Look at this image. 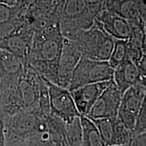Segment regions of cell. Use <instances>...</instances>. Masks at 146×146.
<instances>
[{"label":"cell","instance_id":"ac0fdd59","mask_svg":"<svg viewBox=\"0 0 146 146\" xmlns=\"http://www.w3.org/2000/svg\"><path fill=\"white\" fill-rule=\"evenodd\" d=\"M145 133L133 136L128 146H146Z\"/></svg>","mask_w":146,"mask_h":146},{"label":"cell","instance_id":"5bb4252c","mask_svg":"<svg viewBox=\"0 0 146 146\" xmlns=\"http://www.w3.org/2000/svg\"><path fill=\"white\" fill-rule=\"evenodd\" d=\"M80 116L73 120L71 123L65 124L66 133L69 146H83Z\"/></svg>","mask_w":146,"mask_h":146},{"label":"cell","instance_id":"ffe728a7","mask_svg":"<svg viewBox=\"0 0 146 146\" xmlns=\"http://www.w3.org/2000/svg\"><path fill=\"white\" fill-rule=\"evenodd\" d=\"M0 3H3L9 6H14L16 4V0H0Z\"/></svg>","mask_w":146,"mask_h":146},{"label":"cell","instance_id":"5b68a950","mask_svg":"<svg viewBox=\"0 0 146 146\" xmlns=\"http://www.w3.org/2000/svg\"><path fill=\"white\" fill-rule=\"evenodd\" d=\"M44 79V78H43ZM48 89L51 114L65 124L71 123L80 115L68 89L44 79Z\"/></svg>","mask_w":146,"mask_h":146},{"label":"cell","instance_id":"2e32d148","mask_svg":"<svg viewBox=\"0 0 146 146\" xmlns=\"http://www.w3.org/2000/svg\"><path fill=\"white\" fill-rule=\"evenodd\" d=\"M146 133V102H144L136 118L134 129L132 131V137Z\"/></svg>","mask_w":146,"mask_h":146},{"label":"cell","instance_id":"9a60e30c","mask_svg":"<svg viewBox=\"0 0 146 146\" xmlns=\"http://www.w3.org/2000/svg\"><path fill=\"white\" fill-rule=\"evenodd\" d=\"M131 138L132 133L129 129H127L122 122L116 117L114 126V137L113 145H129Z\"/></svg>","mask_w":146,"mask_h":146},{"label":"cell","instance_id":"8fae6325","mask_svg":"<svg viewBox=\"0 0 146 146\" xmlns=\"http://www.w3.org/2000/svg\"><path fill=\"white\" fill-rule=\"evenodd\" d=\"M83 146H106L93 120L86 116H80Z\"/></svg>","mask_w":146,"mask_h":146},{"label":"cell","instance_id":"6da1fadb","mask_svg":"<svg viewBox=\"0 0 146 146\" xmlns=\"http://www.w3.org/2000/svg\"><path fill=\"white\" fill-rule=\"evenodd\" d=\"M60 21L34 31L27 63L42 78L58 85V63L64 37Z\"/></svg>","mask_w":146,"mask_h":146},{"label":"cell","instance_id":"7c38bea8","mask_svg":"<svg viewBox=\"0 0 146 146\" xmlns=\"http://www.w3.org/2000/svg\"><path fill=\"white\" fill-rule=\"evenodd\" d=\"M116 117L91 119L106 145H113L114 144V126Z\"/></svg>","mask_w":146,"mask_h":146},{"label":"cell","instance_id":"277c9868","mask_svg":"<svg viewBox=\"0 0 146 146\" xmlns=\"http://www.w3.org/2000/svg\"><path fill=\"white\" fill-rule=\"evenodd\" d=\"M145 80H140L123 94L117 118L131 133L134 129L136 118L145 101Z\"/></svg>","mask_w":146,"mask_h":146},{"label":"cell","instance_id":"7a4b0ae2","mask_svg":"<svg viewBox=\"0 0 146 146\" xmlns=\"http://www.w3.org/2000/svg\"><path fill=\"white\" fill-rule=\"evenodd\" d=\"M114 41L96 20L90 28L74 40L81 57L100 61L108 60Z\"/></svg>","mask_w":146,"mask_h":146},{"label":"cell","instance_id":"d6986e66","mask_svg":"<svg viewBox=\"0 0 146 146\" xmlns=\"http://www.w3.org/2000/svg\"><path fill=\"white\" fill-rule=\"evenodd\" d=\"M35 0H16V4L21 5L23 8L29 7Z\"/></svg>","mask_w":146,"mask_h":146},{"label":"cell","instance_id":"30bf717a","mask_svg":"<svg viewBox=\"0 0 146 146\" xmlns=\"http://www.w3.org/2000/svg\"><path fill=\"white\" fill-rule=\"evenodd\" d=\"M142 79H146L145 76L129 58L114 69L112 81L122 94Z\"/></svg>","mask_w":146,"mask_h":146},{"label":"cell","instance_id":"ba28073f","mask_svg":"<svg viewBox=\"0 0 146 146\" xmlns=\"http://www.w3.org/2000/svg\"><path fill=\"white\" fill-rule=\"evenodd\" d=\"M89 84L70 91V94L75 104L76 108L81 116H87L97 100L106 88L110 82Z\"/></svg>","mask_w":146,"mask_h":146},{"label":"cell","instance_id":"e0dca14e","mask_svg":"<svg viewBox=\"0 0 146 146\" xmlns=\"http://www.w3.org/2000/svg\"><path fill=\"white\" fill-rule=\"evenodd\" d=\"M14 6H9L3 3H0V25L5 26L8 25L14 18L15 12Z\"/></svg>","mask_w":146,"mask_h":146},{"label":"cell","instance_id":"4fadbf2b","mask_svg":"<svg viewBox=\"0 0 146 146\" xmlns=\"http://www.w3.org/2000/svg\"><path fill=\"white\" fill-rule=\"evenodd\" d=\"M128 39H115L108 62L113 68L121 64L127 58Z\"/></svg>","mask_w":146,"mask_h":146},{"label":"cell","instance_id":"8992f818","mask_svg":"<svg viewBox=\"0 0 146 146\" xmlns=\"http://www.w3.org/2000/svg\"><path fill=\"white\" fill-rule=\"evenodd\" d=\"M122 96L112 79L86 116L91 119L116 117Z\"/></svg>","mask_w":146,"mask_h":146},{"label":"cell","instance_id":"52a82bcc","mask_svg":"<svg viewBox=\"0 0 146 146\" xmlns=\"http://www.w3.org/2000/svg\"><path fill=\"white\" fill-rule=\"evenodd\" d=\"M81 56L75 42L64 38L62 52L58 63V85L68 89L72 72Z\"/></svg>","mask_w":146,"mask_h":146},{"label":"cell","instance_id":"3957f363","mask_svg":"<svg viewBox=\"0 0 146 146\" xmlns=\"http://www.w3.org/2000/svg\"><path fill=\"white\" fill-rule=\"evenodd\" d=\"M114 68L108 61H100L81 57L73 71L68 89L72 91L89 84L112 79Z\"/></svg>","mask_w":146,"mask_h":146},{"label":"cell","instance_id":"44dd1931","mask_svg":"<svg viewBox=\"0 0 146 146\" xmlns=\"http://www.w3.org/2000/svg\"><path fill=\"white\" fill-rule=\"evenodd\" d=\"M106 146H128V145H106Z\"/></svg>","mask_w":146,"mask_h":146},{"label":"cell","instance_id":"9c48e42d","mask_svg":"<svg viewBox=\"0 0 146 146\" xmlns=\"http://www.w3.org/2000/svg\"><path fill=\"white\" fill-rule=\"evenodd\" d=\"M96 21L115 39H129L130 37L132 31L131 23L114 12L104 10L97 16Z\"/></svg>","mask_w":146,"mask_h":146}]
</instances>
